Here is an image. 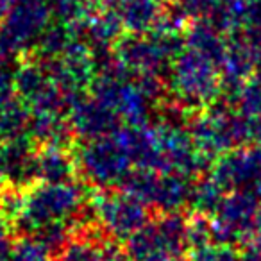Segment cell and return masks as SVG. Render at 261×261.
Masks as SVG:
<instances>
[{
  "label": "cell",
  "instance_id": "6da1fadb",
  "mask_svg": "<svg viewBox=\"0 0 261 261\" xmlns=\"http://www.w3.org/2000/svg\"><path fill=\"white\" fill-rule=\"evenodd\" d=\"M81 206V193L70 182H36L16 190L9 225L31 238L54 243Z\"/></svg>",
  "mask_w": 261,
  "mask_h": 261
},
{
  "label": "cell",
  "instance_id": "7a4b0ae2",
  "mask_svg": "<svg viewBox=\"0 0 261 261\" xmlns=\"http://www.w3.org/2000/svg\"><path fill=\"white\" fill-rule=\"evenodd\" d=\"M185 236L181 224L163 220L136 231L129 254L133 261H179L185 252Z\"/></svg>",
  "mask_w": 261,
  "mask_h": 261
},
{
  "label": "cell",
  "instance_id": "3957f363",
  "mask_svg": "<svg viewBox=\"0 0 261 261\" xmlns=\"http://www.w3.org/2000/svg\"><path fill=\"white\" fill-rule=\"evenodd\" d=\"M34 140L25 135L0 142V175L11 182L29 181L34 177Z\"/></svg>",
  "mask_w": 261,
  "mask_h": 261
},
{
  "label": "cell",
  "instance_id": "277c9868",
  "mask_svg": "<svg viewBox=\"0 0 261 261\" xmlns=\"http://www.w3.org/2000/svg\"><path fill=\"white\" fill-rule=\"evenodd\" d=\"M97 211L106 227L118 234L140 231L145 218L142 206L125 197H108L98 202Z\"/></svg>",
  "mask_w": 261,
  "mask_h": 261
},
{
  "label": "cell",
  "instance_id": "5b68a950",
  "mask_svg": "<svg viewBox=\"0 0 261 261\" xmlns=\"http://www.w3.org/2000/svg\"><path fill=\"white\" fill-rule=\"evenodd\" d=\"M73 165L63 149L47 145L34 158V177L43 182H68Z\"/></svg>",
  "mask_w": 261,
  "mask_h": 261
},
{
  "label": "cell",
  "instance_id": "8992f818",
  "mask_svg": "<svg viewBox=\"0 0 261 261\" xmlns=\"http://www.w3.org/2000/svg\"><path fill=\"white\" fill-rule=\"evenodd\" d=\"M29 120V109L15 93L0 97V142L25 135Z\"/></svg>",
  "mask_w": 261,
  "mask_h": 261
},
{
  "label": "cell",
  "instance_id": "52a82bcc",
  "mask_svg": "<svg viewBox=\"0 0 261 261\" xmlns=\"http://www.w3.org/2000/svg\"><path fill=\"white\" fill-rule=\"evenodd\" d=\"M2 261H52V256L47 243L25 236L20 242L13 243Z\"/></svg>",
  "mask_w": 261,
  "mask_h": 261
},
{
  "label": "cell",
  "instance_id": "ba28073f",
  "mask_svg": "<svg viewBox=\"0 0 261 261\" xmlns=\"http://www.w3.org/2000/svg\"><path fill=\"white\" fill-rule=\"evenodd\" d=\"M59 261H108L98 245L88 240H72L61 250Z\"/></svg>",
  "mask_w": 261,
  "mask_h": 261
},
{
  "label": "cell",
  "instance_id": "9c48e42d",
  "mask_svg": "<svg viewBox=\"0 0 261 261\" xmlns=\"http://www.w3.org/2000/svg\"><path fill=\"white\" fill-rule=\"evenodd\" d=\"M15 93V68L0 61V97Z\"/></svg>",
  "mask_w": 261,
  "mask_h": 261
},
{
  "label": "cell",
  "instance_id": "30bf717a",
  "mask_svg": "<svg viewBox=\"0 0 261 261\" xmlns=\"http://www.w3.org/2000/svg\"><path fill=\"white\" fill-rule=\"evenodd\" d=\"M9 227L11 225L8 224V220H6L4 213H2V210H0V261H2V257L8 254V250L11 249V240H9Z\"/></svg>",
  "mask_w": 261,
  "mask_h": 261
},
{
  "label": "cell",
  "instance_id": "8fae6325",
  "mask_svg": "<svg viewBox=\"0 0 261 261\" xmlns=\"http://www.w3.org/2000/svg\"><path fill=\"white\" fill-rule=\"evenodd\" d=\"M193 261H236V259L229 252H225V250L206 249V250H202L199 256L193 257Z\"/></svg>",
  "mask_w": 261,
  "mask_h": 261
},
{
  "label": "cell",
  "instance_id": "7c38bea8",
  "mask_svg": "<svg viewBox=\"0 0 261 261\" xmlns=\"http://www.w3.org/2000/svg\"><path fill=\"white\" fill-rule=\"evenodd\" d=\"M108 261H127V259H123V257H118V259H115V257H111V259H108Z\"/></svg>",
  "mask_w": 261,
  "mask_h": 261
},
{
  "label": "cell",
  "instance_id": "4fadbf2b",
  "mask_svg": "<svg viewBox=\"0 0 261 261\" xmlns=\"http://www.w3.org/2000/svg\"><path fill=\"white\" fill-rule=\"evenodd\" d=\"M2 181H4V177L0 175V192H2Z\"/></svg>",
  "mask_w": 261,
  "mask_h": 261
}]
</instances>
